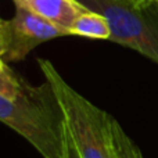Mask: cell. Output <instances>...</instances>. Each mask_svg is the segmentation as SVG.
I'll use <instances>...</instances> for the list:
<instances>
[{
  "instance_id": "obj_1",
  "label": "cell",
  "mask_w": 158,
  "mask_h": 158,
  "mask_svg": "<svg viewBox=\"0 0 158 158\" xmlns=\"http://www.w3.org/2000/svg\"><path fill=\"white\" fill-rule=\"evenodd\" d=\"M0 122L27 139L43 158H63L64 117L50 85L25 89L17 98L0 94Z\"/></svg>"
},
{
  "instance_id": "obj_2",
  "label": "cell",
  "mask_w": 158,
  "mask_h": 158,
  "mask_svg": "<svg viewBox=\"0 0 158 158\" xmlns=\"http://www.w3.org/2000/svg\"><path fill=\"white\" fill-rule=\"evenodd\" d=\"M81 158H115L111 115L78 93L49 60H38Z\"/></svg>"
},
{
  "instance_id": "obj_3",
  "label": "cell",
  "mask_w": 158,
  "mask_h": 158,
  "mask_svg": "<svg viewBox=\"0 0 158 158\" xmlns=\"http://www.w3.org/2000/svg\"><path fill=\"white\" fill-rule=\"evenodd\" d=\"M83 6L103 14L110 24V40L139 52L158 64V27L128 0H79Z\"/></svg>"
},
{
  "instance_id": "obj_4",
  "label": "cell",
  "mask_w": 158,
  "mask_h": 158,
  "mask_svg": "<svg viewBox=\"0 0 158 158\" xmlns=\"http://www.w3.org/2000/svg\"><path fill=\"white\" fill-rule=\"evenodd\" d=\"M14 4L15 14L8 21V44L4 54L8 61L24 60L43 42L69 35L65 29L42 18L22 3L14 2Z\"/></svg>"
},
{
  "instance_id": "obj_5",
  "label": "cell",
  "mask_w": 158,
  "mask_h": 158,
  "mask_svg": "<svg viewBox=\"0 0 158 158\" xmlns=\"http://www.w3.org/2000/svg\"><path fill=\"white\" fill-rule=\"evenodd\" d=\"M13 2L22 3L31 11L65 29L68 33L75 19L90 10L79 0H13Z\"/></svg>"
},
{
  "instance_id": "obj_6",
  "label": "cell",
  "mask_w": 158,
  "mask_h": 158,
  "mask_svg": "<svg viewBox=\"0 0 158 158\" xmlns=\"http://www.w3.org/2000/svg\"><path fill=\"white\" fill-rule=\"evenodd\" d=\"M69 35L110 40L111 29H110L108 19L103 14L89 10L74 21V24L69 28Z\"/></svg>"
},
{
  "instance_id": "obj_7",
  "label": "cell",
  "mask_w": 158,
  "mask_h": 158,
  "mask_svg": "<svg viewBox=\"0 0 158 158\" xmlns=\"http://www.w3.org/2000/svg\"><path fill=\"white\" fill-rule=\"evenodd\" d=\"M111 139L115 158H143L140 148L125 133L122 126L114 117L111 118Z\"/></svg>"
},
{
  "instance_id": "obj_8",
  "label": "cell",
  "mask_w": 158,
  "mask_h": 158,
  "mask_svg": "<svg viewBox=\"0 0 158 158\" xmlns=\"http://www.w3.org/2000/svg\"><path fill=\"white\" fill-rule=\"evenodd\" d=\"M25 82L17 78L10 69L0 72V94L8 98H17L25 89Z\"/></svg>"
},
{
  "instance_id": "obj_9",
  "label": "cell",
  "mask_w": 158,
  "mask_h": 158,
  "mask_svg": "<svg viewBox=\"0 0 158 158\" xmlns=\"http://www.w3.org/2000/svg\"><path fill=\"white\" fill-rule=\"evenodd\" d=\"M63 158H81L79 156L77 147L74 144V140H72L69 131L65 125V121H64V151H63Z\"/></svg>"
},
{
  "instance_id": "obj_10",
  "label": "cell",
  "mask_w": 158,
  "mask_h": 158,
  "mask_svg": "<svg viewBox=\"0 0 158 158\" xmlns=\"http://www.w3.org/2000/svg\"><path fill=\"white\" fill-rule=\"evenodd\" d=\"M8 44V21L0 18V57H4Z\"/></svg>"
},
{
  "instance_id": "obj_11",
  "label": "cell",
  "mask_w": 158,
  "mask_h": 158,
  "mask_svg": "<svg viewBox=\"0 0 158 158\" xmlns=\"http://www.w3.org/2000/svg\"><path fill=\"white\" fill-rule=\"evenodd\" d=\"M129 2H131L133 6L139 7V8H144V7L151 6V4H156L158 0H129Z\"/></svg>"
},
{
  "instance_id": "obj_12",
  "label": "cell",
  "mask_w": 158,
  "mask_h": 158,
  "mask_svg": "<svg viewBox=\"0 0 158 158\" xmlns=\"http://www.w3.org/2000/svg\"><path fill=\"white\" fill-rule=\"evenodd\" d=\"M7 69H8V68L6 67V64L3 63V61H2V57H0V72H6Z\"/></svg>"
},
{
  "instance_id": "obj_13",
  "label": "cell",
  "mask_w": 158,
  "mask_h": 158,
  "mask_svg": "<svg viewBox=\"0 0 158 158\" xmlns=\"http://www.w3.org/2000/svg\"><path fill=\"white\" fill-rule=\"evenodd\" d=\"M156 6H157V7H158V2H157V3H156Z\"/></svg>"
},
{
  "instance_id": "obj_14",
  "label": "cell",
  "mask_w": 158,
  "mask_h": 158,
  "mask_svg": "<svg viewBox=\"0 0 158 158\" xmlns=\"http://www.w3.org/2000/svg\"><path fill=\"white\" fill-rule=\"evenodd\" d=\"M128 2H129V0H128Z\"/></svg>"
}]
</instances>
